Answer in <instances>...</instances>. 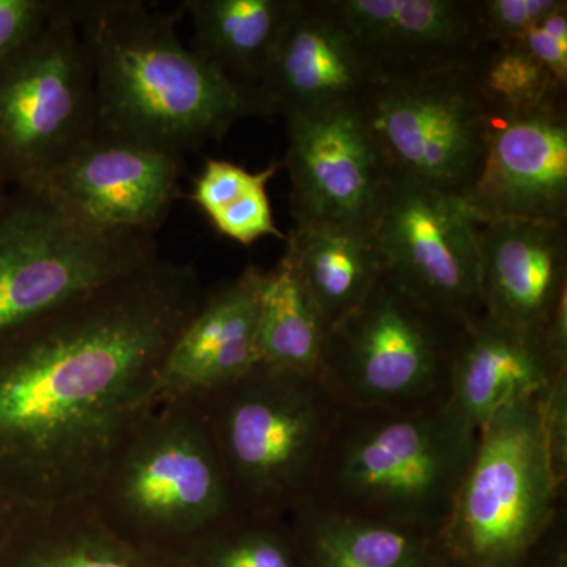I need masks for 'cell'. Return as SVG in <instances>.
<instances>
[{
  "mask_svg": "<svg viewBox=\"0 0 567 567\" xmlns=\"http://www.w3.org/2000/svg\"><path fill=\"white\" fill-rule=\"evenodd\" d=\"M204 295L192 264L158 256L0 342V494L87 502L162 402L167 358Z\"/></svg>",
  "mask_w": 567,
  "mask_h": 567,
  "instance_id": "obj_1",
  "label": "cell"
},
{
  "mask_svg": "<svg viewBox=\"0 0 567 567\" xmlns=\"http://www.w3.org/2000/svg\"><path fill=\"white\" fill-rule=\"evenodd\" d=\"M95 84L99 128L175 155L262 117L256 92L227 78L177 33L181 6L71 0Z\"/></svg>",
  "mask_w": 567,
  "mask_h": 567,
  "instance_id": "obj_2",
  "label": "cell"
},
{
  "mask_svg": "<svg viewBox=\"0 0 567 567\" xmlns=\"http://www.w3.org/2000/svg\"><path fill=\"white\" fill-rule=\"evenodd\" d=\"M476 442L450 399L413 409L341 404L308 503L442 539Z\"/></svg>",
  "mask_w": 567,
  "mask_h": 567,
  "instance_id": "obj_3",
  "label": "cell"
},
{
  "mask_svg": "<svg viewBox=\"0 0 567 567\" xmlns=\"http://www.w3.org/2000/svg\"><path fill=\"white\" fill-rule=\"evenodd\" d=\"M87 503L126 543L182 559L241 513L194 398L159 402L112 457Z\"/></svg>",
  "mask_w": 567,
  "mask_h": 567,
  "instance_id": "obj_4",
  "label": "cell"
},
{
  "mask_svg": "<svg viewBox=\"0 0 567 567\" xmlns=\"http://www.w3.org/2000/svg\"><path fill=\"white\" fill-rule=\"evenodd\" d=\"M192 398L241 513L284 518L308 502L341 409L320 374L259 364L230 385Z\"/></svg>",
  "mask_w": 567,
  "mask_h": 567,
  "instance_id": "obj_5",
  "label": "cell"
},
{
  "mask_svg": "<svg viewBox=\"0 0 567 567\" xmlns=\"http://www.w3.org/2000/svg\"><path fill=\"white\" fill-rule=\"evenodd\" d=\"M561 488L539 398L505 406L477 431L443 550L468 567H520L557 524Z\"/></svg>",
  "mask_w": 567,
  "mask_h": 567,
  "instance_id": "obj_6",
  "label": "cell"
},
{
  "mask_svg": "<svg viewBox=\"0 0 567 567\" xmlns=\"http://www.w3.org/2000/svg\"><path fill=\"white\" fill-rule=\"evenodd\" d=\"M468 323L417 300L383 271L324 336L320 377L342 405L413 409L450 399Z\"/></svg>",
  "mask_w": 567,
  "mask_h": 567,
  "instance_id": "obj_7",
  "label": "cell"
},
{
  "mask_svg": "<svg viewBox=\"0 0 567 567\" xmlns=\"http://www.w3.org/2000/svg\"><path fill=\"white\" fill-rule=\"evenodd\" d=\"M158 257L155 235L103 233L41 186L0 199V342Z\"/></svg>",
  "mask_w": 567,
  "mask_h": 567,
  "instance_id": "obj_8",
  "label": "cell"
},
{
  "mask_svg": "<svg viewBox=\"0 0 567 567\" xmlns=\"http://www.w3.org/2000/svg\"><path fill=\"white\" fill-rule=\"evenodd\" d=\"M99 130L95 84L71 0L0 62V183L40 186Z\"/></svg>",
  "mask_w": 567,
  "mask_h": 567,
  "instance_id": "obj_9",
  "label": "cell"
},
{
  "mask_svg": "<svg viewBox=\"0 0 567 567\" xmlns=\"http://www.w3.org/2000/svg\"><path fill=\"white\" fill-rule=\"evenodd\" d=\"M475 61L377 76L365 89L357 107L391 181L461 197L475 185L491 115Z\"/></svg>",
  "mask_w": 567,
  "mask_h": 567,
  "instance_id": "obj_10",
  "label": "cell"
},
{
  "mask_svg": "<svg viewBox=\"0 0 567 567\" xmlns=\"http://www.w3.org/2000/svg\"><path fill=\"white\" fill-rule=\"evenodd\" d=\"M480 224L464 197L391 181L374 237L395 281L423 303L470 323L484 315Z\"/></svg>",
  "mask_w": 567,
  "mask_h": 567,
  "instance_id": "obj_11",
  "label": "cell"
},
{
  "mask_svg": "<svg viewBox=\"0 0 567 567\" xmlns=\"http://www.w3.org/2000/svg\"><path fill=\"white\" fill-rule=\"evenodd\" d=\"M295 227L374 233L391 177L357 103L286 117Z\"/></svg>",
  "mask_w": 567,
  "mask_h": 567,
  "instance_id": "obj_12",
  "label": "cell"
},
{
  "mask_svg": "<svg viewBox=\"0 0 567 567\" xmlns=\"http://www.w3.org/2000/svg\"><path fill=\"white\" fill-rule=\"evenodd\" d=\"M182 171L183 156L99 128L40 186L93 229L155 235Z\"/></svg>",
  "mask_w": 567,
  "mask_h": 567,
  "instance_id": "obj_13",
  "label": "cell"
},
{
  "mask_svg": "<svg viewBox=\"0 0 567 567\" xmlns=\"http://www.w3.org/2000/svg\"><path fill=\"white\" fill-rule=\"evenodd\" d=\"M464 199L481 223L567 221L566 96L529 110H491L483 164Z\"/></svg>",
  "mask_w": 567,
  "mask_h": 567,
  "instance_id": "obj_14",
  "label": "cell"
},
{
  "mask_svg": "<svg viewBox=\"0 0 567 567\" xmlns=\"http://www.w3.org/2000/svg\"><path fill=\"white\" fill-rule=\"evenodd\" d=\"M375 74L330 0H297L256 87L262 117L358 103Z\"/></svg>",
  "mask_w": 567,
  "mask_h": 567,
  "instance_id": "obj_15",
  "label": "cell"
},
{
  "mask_svg": "<svg viewBox=\"0 0 567 567\" xmlns=\"http://www.w3.org/2000/svg\"><path fill=\"white\" fill-rule=\"evenodd\" d=\"M377 76L473 62L484 48L481 2L330 0Z\"/></svg>",
  "mask_w": 567,
  "mask_h": 567,
  "instance_id": "obj_16",
  "label": "cell"
},
{
  "mask_svg": "<svg viewBox=\"0 0 567 567\" xmlns=\"http://www.w3.org/2000/svg\"><path fill=\"white\" fill-rule=\"evenodd\" d=\"M484 315L544 333L567 293L566 223L503 218L480 224Z\"/></svg>",
  "mask_w": 567,
  "mask_h": 567,
  "instance_id": "obj_17",
  "label": "cell"
},
{
  "mask_svg": "<svg viewBox=\"0 0 567 567\" xmlns=\"http://www.w3.org/2000/svg\"><path fill=\"white\" fill-rule=\"evenodd\" d=\"M264 270L248 267L205 293L164 368L162 402L210 393L244 379L260 364L257 350Z\"/></svg>",
  "mask_w": 567,
  "mask_h": 567,
  "instance_id": "obj_18",
  "label": "cell"
},
{
  "mask_svg": "<svg viewBox=\"0 0 567 567\" xmlns=\"http://www.w3.org/2000/svg\"><path fill=\"white\" fill-rule=\"evenodd\" d=\"M558 369L544 333H529L486 315L466 324L451 369L450 401L480 431L499 410L540 398Z\"/></svg>",
  "mask_w": 567,
  "mask_h": 567,
  "instance_id": "obj_19",
  "label": "cell"
},
{
  "mask_svg": "<svg viewBox=\"0 0 567 567\" xmlns=\"http://www.w3.org/2000/svg\"><path fill=\"white\" fill-rule=\"evenodd\" d=\"M0 567H188L114 535L87 502L25 507L0 544Z\"/></svg>",
  "mask_w": 567,
  "mask_h": 567,
  "instance_id": "obj_20",
  "label": "cell"
},
{
  "mask_svg": "<svg viewBox=\"0 0 567 567\" xmlns=\"http://www.w3.org/2000/svg\"><path fill=\"white\" fill-rule=\"evenodd\" d=\"M284 520L306 567H429L442 551L440 536L342 516L308 502Z\"/></svg>",
  "mask_w": 567,
  "mask_h": 567,
  "instance_id": "obj_21",
  "label": "cell"
},
{
  "mask_svg": "<svg viewBox=\"0 0 567 567\" xmlns=\"http://www.w3.org/2000/svg\"><path fill=\"white\" fill-rule=\"evenodd\" d=\"M284 256L293 265L324 327L368 297L385 271L374 233L347 227H293Z\"/></svg>",
  "mask_w": 567,
  "mask_h": 567,
  "instance_id": "obj_22",
  "label": "cell"
},
{
  "mask_svg": "<svg viewBox=\"0 0 567 567\" xmlns=\"http://www.w3.org/2000/svg\"><path fill=\"white\" fill-rule=\"evenodd\" d=\"M297 0H186L194 51L256 92Z\"/></svg>",
  "mask_w": 567,
  "mask_h": 567,
  "instance_id": "obj_23",
  "label": "cell"
},
{
  "mask_svg": "<svg viewBox=\"0 0 567 567\" xmlns=\"http://www.w3.org/2000/svg\"><path fill=\"white\" fill-rule=\"evenodd\" d=\"M322 317L286 256L264 271L259 293L257 350L260 364L279 371L319 374L324 346Z\"/></svg>",
  "mask_w": 567,
  "mask_h": 567,
  "instance_id": "obj_24",
  "label": "cell"
},
{
  "mask_svg": "<svg viewBox=\"0 0 567 567\" xmlns=\"http://www.w3.org/2000/svg\"><path fill=\"white\" fill-rule=\"evenodd\" d=\"M188 567H306L284 518L238 513L186 554Z\"/></svg>",
  "mask_w": 567,
  "mask_h": 567,
  "instance_id": "obj_25",
  "label": "cell"
},
{
  "mask_svg": "<svg viewBox=\"0 0 567 567\" xmlns=\"http://www.w3.org/2000/svg\"><path fill=\"white\" fill-rule=\"evenodd\" d=\"M475 78L491 110H529L566 96V89L517 44L484 47L475 61Z\"/></svg>",
  "mask_w": 567,
  "mask_h": 567,
  "instance_id": "obj_26",
  "label": "cell"
},
{
  "mask_svg": "<svg viewBox=\"0 0 567 567\" xmlns=\"http://www.w3.org/2000/svg\"><path fill=\"white\" fill-rule=\"evenodd\" d=\"M281 167H284L282 162H274L265 169L252 173L235 163L207 158L203 171L194 178L189 200L196 204L208 219H212L254 186L274 181Z\"/></svg>",
  "mask_w": 567,
  "mask_h": 567,
  "instance_id": "obj_27",
  "label": "cell"
},
{
  "mask_svg": "<svg viewBox=\"0 0 567 567\" xmlns=\"http://www.w3.org/2000/svg\"><path fill=\"white\" fill-rule=\"evenodd\" d=\"M267 186L268 183L254 186L229 207L208 219L216 233L241 246H251L265 237L287 241V235L276 226Z\"/></svg>",
  "mask_w": 567,
  "mask_h": 567,
  "instance_id": "obj_28",
  "label": "cell"
},
{
  "mask_svg": "<svg viewBox=\"0 0 567 567\" xmlns=\"http://www.w3.org/2000/svg\"><path fill=\"white\" fill-rule=\"evenodd\" d=\"M566 0H484L481 2L484 47H505L524 39Z\"/></svg>",
  "mask_w": 567,
  "mask_h": 567,
  "instance_id": "obj_29",
  "label": "cell"
},
{
  "mask_svg": "<svg viewBox=\"0 0 567 567\" xmlns=\"http://www.w3.org/2000/svg\"><path fill=\"white\" fill-rule=\"evenodd\" d=\"M62 0H0V62L52 20Z\"/></svg>",
  "mask_w": 567,
  "mask_h": 567,
  "instance_id": "obj_30",
  "label": "cell"
},
{
  "mask_svg": "<svg viewBox=\"0 0 567 567\" xmlns=\"http://www.w3.org/2000/svg\"><path fill=\"white\" fill-rule=\"evenodd\" d=\"M514 44L567 87V2Z\"/></svg>",
  "mask_w": 567,
  "mask_h": 567,
  "instance_id": "obj_31",
  "label": "cell"
},
{
  "mask_svg": "<svg viewBox=\"0 0 567 567\" xmlns=\"http://www.w3.org/2000/svg\"><path fill=\"white\" fill-rule=\"evenodd\" d=\"M544 429L559 483L565 486L567 473V372L555 377L539 398Z\"/></svg>",
  "mask_w": 567,
  "mask_h": 567,
  "instance_id": "obj_32",
  "label": "cell"
},
{
  "mask_svg": "<svg viewBox=\"0 0 567 567\" xmlns=\"http://www.w3.org/2000/svg\"><path fill=\"white\" fill-rule=\"evenodd\" d=\"M548 353L558 369H567V293L559 300L544 330Z\"/></svg>",
  "mask_w": 567,
  "mask_h": 567,
  "instance_id": "obj_33",
  "label": "cell"
},
{
  "mask_svg": "<svg viewBox=\"0 0 567 567\" xmlns=\"http://www.w3.org/2000/svg\"><path fill=\"white\" fill-rule=\"evenodd\" d=\"M520 567H567L566 539L559 520Z\"/></svg>",
  "mask_w": 567,
  "mask_h": 567,
  "instance_id": "obj_34",
  "label": "cell"
},
{
  "mask_svg": "<svg viewBox=\"0 0 567 567\" xmlns=\"http://www.w3.org/2000/svg\"><path fill=\"white\" fill-rule=\"evenodd\" d=\"M25 507L28 506H22L9 496L0 494V544L9 536L10 529L24 513Z\"/></svg>",
  "mask_w": 567,
  "mask_h": 567,
  "instance_id": "obj_35",
  "label": "cell"
},
{
  "mask_svg": "<svg viewBox=\"0 0 567 567\" xmlns=\"http://www.w3.org/2000/svg\"><path fill=\"white\" fill-rule=\"evenodd\" d=\"M429 567H468L465 566L464 563L458 561L457 558L451 557L447 551L443 550L440 551L439 557L434 559V563H432Z\"/></svg>",
  "mask_w": 567,
  "mask_h": 567,
  "instance_id": "obj_36",
  "label": "cell"
},
{
  "mask_svg": "<svg viewBox=\"0 0 567 567\" xmlns=\"http://www.w3.org/2000/svg\"><path fill=\"white\" fill-rule=\"evenodd\" d=\"M7 189L9 188H6V186H3L2 183H0V199H2L3 194L7 193Z\"/></svg>",
  "mask_w": 567,
  "mask_h": 567,
  "instance_id": "obj_37",
  "label": "cell"
}]
</instances>
